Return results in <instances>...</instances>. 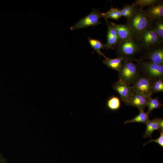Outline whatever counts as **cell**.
Instances as JSON below:
<instances>
[{
  "label": "cell",
  "mask_w": 163,
  "mask_h": 163,
  "mask_svg": "<svg viewBox=\"0 0 163 163\" xmlns=\"http://www.w3.org/2000/svg\"><path fill=\"white\" fill-rule=\"evenodd\" d=\"M133 15L126 23L132 31L134 37L139 39L143 32L151 26L153 21L143 9L135 7Z\"/></svg>",
  "instance_id": "cell-1"
},
{
  "label": "cell",
  "mask_w": 163,
  "mask_h": 163,
  "mask_svg": "<svg viewBox=\"0 0 163 163\" xmlns=\"http://www.w3.org/2000/svg\"><path fill=\"white\" fill-rule=\"evenodd\" d=\"M115 49L118 57L131 62L136 59L137 54L143 52L138 39L134 37L120 42Z\"/></svg>",
  "instance_id": "cell-2"
},
{
  "label": "cell",
  "mask_w": 163,
  "mask_h": 163,
  "mask_svg": "<svg viewBox=\"0 0 163 163\" xmlns=\"http://www.w3.org/2000/svg\"><path fill=\"white\" fill-rule=\"evenodd\" d=\"M141 74L140 69L136 63L123 61L118 72V80L129 85L133 84Z\"/></svg>",
  "instance_id": "cell-3"
},
{
  "label": "cell",
  "mask_w": 163,
  "mask_h": 163,
  "mask_svg": "<svg viewBox=\"0 0 163 163\" xmlns=\"http://www.w3.org/2000/svg\"><path fill=\"white\" fill-rule=\"evenodd\" d=\"M139 67L141 75L149 78L152 80L163 78V65L136 59L134 61Z\"/></svg>",
  "instance_id": "cell-4"
},
{
  "label": "cell",
  "mask_w": 163,
  "mask_h": 163,
  "mask_svg": "<svg viewBox=\"0 0 163 163\" xmlns=\"http://www.w3.org/2000/svg\"><path fill=\"white\" fill-rule=\"evenodd\" d=\"M138 40L143 52L162 43L163 41L158 36L152 25L143 32Z\"/></svg>",
  "instance_id": "cell-5"
},
{
  "label": "cell",
  "mask_w": 163,
  "mask_h": 163,
  "mask_svg": "<svg viewBox=\"0 0 163 163\" xmlns=\"http://www.w3.org/2000/svg\"><path fill=\"white\" fill-rule=\"evenodd\" d=\"M103 18L102 13L96 9H92L91 12L88 15L81 18L79 21L70 27L71 30L84 28L88 27L97 26L102 22L99 20Z\"/></svg>",
  "instance_id": "cell-6"
},
{
  "label": "cell",
  "mask_w": 163,
  "mask_h": 163,
  "mask_svg": "<svg viewBox=\"0 0 163 163\" xmlns=\"http://www.w3.org/2000/svg\"><path fill=\"white\" fill-rule=\"evenodd\" d=\"M138 59L158 65H163V43L145 51Z\"/></svg>",
  "instance_id": "cell-7"
},
{
  "label": "cell",
  "mask_w": 163,
  "mask_h": 163,
  "mask_svg": "<svg viewBox=\"0 0 163 163\" xmlns=\"http://www.w3.org/2000/svg\"><path fill=\"white\" fill-rule=\"evenodd\" d=\"M152 80L141 75L133 84L134 92L140 93L147 97L152 96L151 85Z\"/></svg>",
  "instance_id": "cell-8"
},
{
  "label": "cell",
  "mask_w": 163,
  "mask_h": 163,
  "mask_svg": "<svg viewBox=\"0 0 163 163\" xmlns=\"http://www.w3.org/2000/svg\"><path fill=\"white\" fill-rule=\"evenodd\" d=\"M130 85L119 80L112 85L113 89L119 94L122 101L127 105L134 93Z\"/></svg>",
  "instance_id": "cell-9"
},
{
  "label": "cell",
  "mask_w": 163,
  "mask_h": 163,
  "mask_svg": "<svg viewBox=\"0 0 163 163\" xmlns=\"http://www.w3.org/2000/svg\"><path fill=\"white\" fill-rule=\"evenodd\" d=\"M107 26V31L106 35L107 42L105 44L106 49L114 50L120 42L119 38L115 28L111 22L107 19H104Z\"/></svg>",
  "instance_id": "cell-10"
},
{
  "label": "cell",
  "mask_w": 163,
  "mask_h": 163,
  "mask_svg": "<svg viewBox=\"0 0 163 163\" xmlns=\"http://www.w3.org/2000/svg\"><path fill=\"white\" fill-rule=\"evenodd\" d=\"M151 97L146 96L140 93H135L129 100L127 105L135 107L139 111H144Z\"/></svg>",
  "instance_id": "cell-11"
},
{
  "label": "cell",
  "mask_w": 163,
  "mask_h": 163,
  "mask_svg": "<svg viewBox=\"0 0 163 163\" xmlns=\"http://www.w3.org/2000/svg\"><path fill=\"white\" fill-rule=\"evenodd\" d=\"M145 124L146 130L143 136L144 138H151L153 133L155 130H163V120L161 118L149 120Z\"/></svg>",
  "instance_id": "cell-12"
},
{
  "label": "cell",
  "mask_w": 163,
  "mask_h": 163,
  "mask_svg": "<svg viewBox=\"0 0 163 163\" xmlns=\"http://www.w3.org/2000/svg\"><path fill=\"white\" fill-rule=\"evenodd\" d=\"M111 23L116 30L120 42L134 37L132 31L126 24H117L112 22Z\"/></svg>",
  "instance_id": "cell-13"
},
{
  "label": "cell",
  "mask_w": 163,
  "mask_h": 163,
  "mask_svg": "<svg viewBox=\"0 0 163 163\" xmlns=\"http://www.w3.org/2000/svg\"><path fill=\"white\" fill-rule=\"evenodd\" d=\"M152 20L163 18V2L161 0L158 4L147 7L143 10Z\"/></svg>",
  "instance_id": "cell-14"
},
{
  "label": "cell",
  "mask_w": 163,
  "mask_h": 163,
  "mask_svg": "<svg viewBox=\"0 0 163 163\" xmlns=\"http://www.w3.org/2000/svg\"><path fill=\"white\" fill-rule=\"evenodd\" d=\"M123 59L121 57H118L114 59L105 58L103 63L109 68L115 70L118 72L120 69Z\"/></svg>",
  "instance_id": "cell-15"
},
{
  "label": "cell",
  "mask_w": 163,
  "mask_h": 163,
  "mask_svg": "<svg viewBox=\"0 0 163 163\" xmlns=\"http://www.w3.org/2000/svg\"><path fill=\"white\" fill-rule=\"evenodd\" d=\"M88 40L89 44L96 52L100 56H102L105 58L107 57L106 56L102 53L101 51V49H104L105 47V44L102 43L99 40L92 38L91 37H88Z\"/></svg>",
  "instance_id": "cell-16"
},
{
  "label": "cell",
  "mask_w": 163,
  "mask_h": 163,
  "mask_svg": "<svg viewBox=\"0 0 163 163\" xmlns=\"http://www.w3.org/2000/svg\"><path fill=\"white\" fill-rule=\"evenodd\" d=\"M104 19L110 18L116 21L119 20L122 17L121 9L112 7L107 12L102 13Z\"/></svg>",
  "instance_id": "cell-17"
},
{
  "label": "cell",
  "mask_w": 163,
  "mask_h": 163,
  "mask_svg": "<svg viewBox=\"0 0 163 163\" xmlns=\"http://www.w3.org/2000/svg\"><path fill=\"white\" fill-rule=\"evenodd\" d=\"M121 105L120 101L118 97L112 96L107 100L106 105L110 110L116 111L118 110Z\"/></svg>",
  "instance_id": "cell-18"
},
{
  "label": "cell",
  "mask_w": 163,
  "mask_h": 163,
  "mask_svg": "<svg viewBox=\"0 0 163 163\" xmlns=\"http://www.w3.org/2000/svg\"><path fill=\"white\" fill-rule=\"evenodd\" d=\"M149 116V115L144 111H139V113L138 115L131 119L125 121L124 123L125 124L134 123H146L150 120Z\"/></svg>",
  "instance_id": "cell-19"
},
{
  "label": "cell",
  "mask_w": 163,
  "mask_h": 163,
  "mask_svg": "<svg viewBox=\"0 0 163 163\" xmlns=\"http://www.w3.org/2000/svg\"><path fill=\"white\" fill-rule=\"evenodd\" d=\"M160 0H136L132 4L134 7H137L143 9L145 7H147L155 5L158 3Z\"/></svg>",
  "instance_id": "cell-20"
},
{
  "label": "cell",
  "mask_w": 163,
  "mask_h": 163,
  "mask_svg": "<svg viewBox=\"0 0 163 163\" xmlns=\"http://www.w3.org/2000/svg\"><path fill=\"white\" fill-rule=\"evenodd\" d=\"M159 99L157 97L152 98L151 97L149 99L147 106L148 109L146 113L149 115L155 109H160L161 106H163Z\"/></svg>",
  "instance_id": "cell-21"
},
{
  "label": "cell",
  "mask_w": 163,
  "mask_h": 163,
  "mask_svg": "<svg viewBox=\"0 0 163 163\" xmlns=\"http://www.w3.org/2000/svg\"><path fill=\"white\" fill-rule=\"evenodd\" d=\"M135 11V7L132 5L129 4H124L123 8L121 9L122 17L126 18L127 20H129L133 15Z\"/></svg>",
  "instance_id": "cell-22"
},
{
  "label": "cell",
  "mask_w": 163,
  "mask_h": 163,
  "mask_svg": "<svg viewBox=\"0 0 163 163\" xmlns=\"http://www.w3.org/2000/svg\"><path fill=\"white\" fill-rule=\"evenodd\" d=\"M152 25L158 36L163 41V18L153 20Z\"/></svg>",
  "instance_id": "cell-23"
},
{
  "label": "cell",
  "mask_w": 163,
  "mask_h": 163,
  "mask_svg": "<svg viewBox=\"0 0 163 163\" xmlns=\"http://www.w3.org/2000/svg\"><path fill=\"white\" fill-rule=\"evenodd\" d=\"M152 94L163 92V78H160L152 81L151 85Z\"/></svg>",
  "instance_id": "cell-24"
},
{
  "label": "cell",
  "mask_w": 163,
  "mask_h": 163,
  "mask_svg": "<svg viewBox=\"0 0 163 163\" xmlns=\"http://www.w3.org/2000/svg\"><path fill=\"white\" fill-rule=\"evenodd\" d=\"M158 130L160 133V136L156 139H151L148 142L144 144L143 146H145L148 143L154 142L158 143L161 147H163V130H161V131Z\"/></svg>",
  "instance_id": "cell-25"
},
{
  "label": "cell",
  "mask_w": 163,
  "mask_h": 163,
  "mask_svg": "<svg viewBox=\"0 0 163 163\" xmlns=\"http://www.w3.org/2000/svg\"><path fill=\"white\" fill-rule=\"evenodd\" d=\"M0 163H8L7 159L0 152Z\"/></svg>",
  "instance_id": "cell-26"
}]
</instances>
